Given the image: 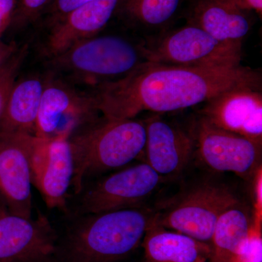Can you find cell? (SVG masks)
Segmentation results:
<instances>
[{"mask_svg": "<svg viewBox=\"0 0 262 262\" xmlns=\"http://www.w3.org/2000/svg\"><path fill=\"white\" fill-rule=\"evenodd\" d=\"M261 75L248 67L196 68L146 62L121 80L89 92L102 116L125 120L143 112L167 113L203 104L241 86L261 87Z\"/></svg>", "mask_w": 262, "mask_h": 262, "instance_id": "cell-1", "label": "cell"}, {"mask_svg": "<svg viewBox=\"0 0 262 262\" xmlns=\"http://www.w3.org/2000/svg\"><path fill=\"white\" fill-rule=\"evenodd\" d=\"M146 62L143 38L99 33L47 57L45 66L52 77L89 91L121 80Z\"/></svg>", "mask_w": 262, "mask_h": 262, "instance_id": "cell-2", "label": "cell"}, {"mask_svg": "<svg viewBox=\"0 0 262 262\" xmlns=\"http://www.w3.org/2000/svg\"><path fill=\"white\" fill-rule=\"evenodd\" d=\"M155 211L145 207L77 215L56 262H120L139 247Z\"/></svg>", "mask_w": 262, "mask_h": 262, "instance_id": "cell-3", "label": "cell"}, {"mask_svg": "<svg viewBox=\"0 0 262 262\" xmlns=\"http://www.w3.org/2000/svg\"><path fill=\"white\" fill-rule=\"evenodd\" d=\"M146 125L137 119L101 115L74 132L69 141L74 161L72 187L78 195L90 179L123 168L142 157Z\"/></svg>", "mask_w": 262, "mask_h": 262, "instance_id": "cell-4", "label": "cell"}, {"mask_svg": "<svg viewBox=\"0 0 262 262\" xmlns=\"http://www.w3.org/2000/svg\"><path fill=\"white\" fill-rule=\"evenodd\" d=\"M144 40L149 62L196 68L241 66L242 46L220 42L192 24Z\"/></svg>", "mask_w": 262, "mask_h": 262, "instance_id": "cell-5", "label": "cell"}, {"mask_svg": "<svg viewBox=\"0 0 262 262\" xmlns=\"http://www.w3.org/2000/svg\"><path fill=\"white\" fill-rule=\"evenodd\" d=\"M239 204L229 188L203 184L184 193L167 210L155 212V221L165 228L210 244L221 215Z\"/></svg>", "mask_w": 262, "mask_h": 262, "instance_id": "cell-6", "label": "cell"}, {"mask_svg": "<svg viewBox=\"0 0 262 262\" xmlns=\"http://www.w3.org/2000/svg\"><path fill=\"white\" fill-rule=\"evenodd\" d=\"M165 180L146 163L116 170L82 188L76 215L143 206Z\"/></svg>", "mask_w": 262, "mask_h": 262, "instance_id": "cell-7", "label": "cell"}, {"mask_svg": "<svg viewBox=\"0 0 262 262\" xmlns=\"http://www.w3.org/2000/svg\"><path fill=\"white\" fill-rule=\"evenodd\" d=\"M46 74L47 81L36 127L37 137L70 138L77 129L101 116L96 100L89 91Z\"/></svg>", "mask_w": 262, "mask_h": 262, "instance_id": "cell-8", "label": "cell"}, {"mask_svg": "<svg viewBox=\"0 0 262 262\" xmlns=\"http://www.w3.org/2000/svg\"><path fill=\"white\" fill-rule=\"evenodd\" d=\"M192 133L194 155L210 170L248 179L261 166V146L244 136L219 128L202 117Z\"/></svg>", "mask_w": 262, "mask_h": 262, "instance_id": "cell-9", "label": "cell"}, {"mask_svg": "<svg viewBox=\"0 0 262 262\" xmlns=\"http://www.w3.org/2000/svg\"><path fill=\"white\" fill-rule=\"evenodd\" d=\"M56 234L46 217L20 216L0 200V262H56Z\"/></svg>", "mask_w": 262, "mask_h": 262, "instance_id": "cell-10", "label": "cell"}, {"mask_svg": "<svg viewBox=\"0 0 262 262\" xmlns=\"http://www.w3.org/2000/svg\"><path fill=\"white\" fill-rule=\"evenodd\" d=\"M36 136L0 131V196L12 213L32 218L31 162Z\"/></svg>", "mask_w": 262, "mask_h": 262, "instance_id": "cell-11", "label": "cell"}, {"mask_svg": "<svg viewBox=\"0 0 262 262\" xmlns=\"http://www.w3.org/2000/svg\"><path fill=\"white\" fill-rule=\"evenodd\" d=\"M31 170L32 185L48 208L65 209L74 174L69 138L46 139L36 136Z\"/></svg>", "mask_w": 262, "mask_h": 262, "instance_id": "cell-12", "label": "cell"}, {"mask_svg": "<svg viewBox=\"0 0 262 262\" xmlns=\"http://www.w3.org/2000/svg\"><path fill=\"white\" fill-rule=\"evenodd\" d=\"M201 117L214 126L262 145L261 87L241 86L203 103Z\"/></svg>", "mask_w": 262, "mask_h": 262, "instance_id": "cell-13", "label": "cell"}, {"mask_svg": "<svg viewBox=\"0 0 262 262\" xmlns=\"http://www.w3.org/2000/svg\"><path fill=\"white\" fill-rule=\"evenodd\" d=\"M144 121L146 133L144 163L164 179L179 175L194 155L192 131L184 130L160 115Z\"/></svg>", "mask_w": 262, "mask_h": 262, "instance_id": "cell-14", "label": "cell"}, {"mask_svg": "<svg viewBox=\"0 0 262 262\" xmlns=\"http://www.w3.org/2000/svg\"><path fill=\"white\" fill-rule=\"evenodd\" d=\"M121 0H92L71 11L52 25L45 46L46 57L54 56L102 32Z\"/></svg>", "mask_w": 262, "mask_h": 262, "instance_id": "cell-15", "label": "cell"}, {"mask_svg": "<svg viewBox=\"0 0 262 262\" xmlns=\"http://www.w3.org/2000/svg\"><path fill=\"white\" fill-rule=\"evenodd\" d=\"M187 24L204 30L220 42L242 46L251 22L248 12L220 0H192L187 11Z\"/></svg>", "mask_w": 262, "mask_h": 262, "instance_id": "cell-16", "label": "cell"}, {"mask_svg": "<svg viewBox=\"0 0 262 262\" xmlns=\"http://www.w3.org/2000/svg\"><path fill=\"white\" fill-rule=\"evenodd\" d=\"M146 262H208L211 245L165 228L154 220L142 243Z\"/></svg>", "mask_w": 262, "mask_h": 262, "instance_id": "cell-17", "label": "cell"}, {"mask_svg": "<svg viewBox=\"0 0 262 262\" xmlns=\"http://www.w3.org/2000/svg\"><path fill=\"white\" fill-rule=\"evenodd\" d=\"M47 74L17 79L0 119L1 132L35 136L36 127Z\"/></svg>", "mask_w": 262, "mask_h": 262, "instance_id": "cell-18", "label": "cell"}, {"mask_svg": "<svg viewBox=\"0 0 262 262\" xmlns=\"http://www.w3.org/2000/svg\"><path fill=\"white\" fill-rule=\"evenodd\" d=\"M185 0H121L116 14L143 39L156 37L170 29Z\"/></svg>", "mask_w": 262, "mask_h": 262, "instance_id": "cell-19", "label": "cell"}, {"mask_svg": "<svg viewBox=\"0 0 262 262\" xmlns=\"http://www.w3.org/2000/svg\"><path fill=\"white\" fill-rule=\"evenodd\" d=\"M252 220L241 204L226 211L213 230L209 262H232L247 239Z\"/></svg>", "mask_w": 262, "mask_h": 262, "instance_id": "cell-20", "label": "cell"}, {"mask_svg": "<svg viewBox=\"0 0 262 262\" xmlns=\"http://www.w3.org/2000/svg\"><path fill=\"white\" fill-rule=\"evenodd\" d=\"M28 54V46L19 48L6 64L0 70V119L4 113L11 90Z\"/></svg>", "mask_w": 262, "mask_h": 262, "instance_id": "cell-21", "label": "cell"}, {"mask_svg": "<svg viewBox=\"0 0 262 262\" xmlns=\"http://www.w3.org/2000/svg\"><path fill=\"white\" fill-rule=\"evenodd\" d=\"M53 0H18L12 23L25 26L47 11Z\"/></svg>", "mask_w": 262, "mask_h": 262, "instance_id": "cell-22", "label": "cell"}, {"mask_svg": "<svg viewBox=\"0 0 262 262\" xmlns=\"http://www.w3.org/2000/svg\"><path fill=\"white\" fill-rule=\"evenodd\" d=\"M232 262H262L261 227L251 224L247 239Z\"/></svg>", "mask_w": 262, "mask_h": 262, "instance_id": "cell-23", "label": "cell"}, {"mask_svg": "<svg viewBox=\"0 0 262 262\" xmlns=\"http://www.w3.org/2000/svg\"><path fill=\"white\" fill-rule=\"evenodd\" d=\"M92 0H53L47 10L51 26L61 20L75 8Z\"/></svg>", "mask_w": 262, "mask_h": 262, "instance_id": "cell-24", "label": "cell"}, {"mask_svg": "<svg viewBox=\"0 0 262 262\" xmlns=\"http://www.w3.org/2000/svg\"><path fill=\"white\" fill-rule=\"evenodd\" d=\"M254 213L252 224L261 227L262 220V170L260 166L254 174Z\"/></svg>", "mask_w": 262, "mask_h": 262, "instance_id": "cell-25", "label": "cell"}, {"mask_svg": "<svg viewBox=\"0 0 262 262\" xmlns=\"http://www.w3.org/2000/svg\"><path fill=\"white\" fill-rule=\"evenodd\" d=\"M18 0H0V37L12 24Z\"/></svg>", "mask_w": 262, "mask_h": 262, "instance_id": "cell-26", "label": "cell"}, {"mask_svg": "<svg viewBox=\"0 0 262 262\" xmlns=\"http://www.w3.org/2000/svg\"><path fill=\"white\" fill-rule=\"evenodd\" d=\"M245 12L255 11L261 16L262 0H220Z\"/></svg>", "mask_w": 262, "mask_h": 262, "instance_id": "cell-27", "label": "cell"}, {"mask_svg": "<svg viewBox=\"0 0 262 262\" xmlns=\"http://www.w3.org/2000/svg\"><path fill=\"white\" fill-rule=\"evenodd\" d=\"M19 49L15 42H5L0 39V70Z\"/></svg>", "mask_w": 262, "mask_h": 262, "instance_id": "cell-28", "label": "cell"}]
</instances>
